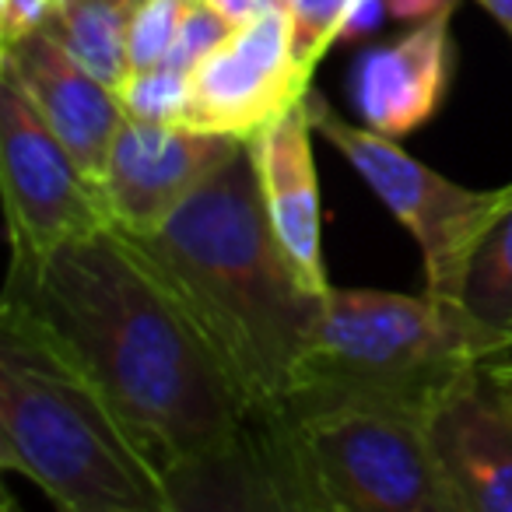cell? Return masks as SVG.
Returning <instances> with one entry per match:
<instances>
[{"label": "cell", "instance_id": "d6986e66", "mask_svg": "<svg viewBox=\"0 0 512 512\" xmlns=\"http://www.w3.org/2000/svg\"><path fill=\"white\" fill-rule=\"evenodd\" d=\"M232 32H235V25L228 22V18H221L207 0H193L190 11H186V18H183V25H179L176 43H172L169 57H165V67L190 74L193 67H197L207 53L218 50Z\"/></svg>", "mask_w": 512, "mask_h": 512}, {"label": "cell", "instance_id": "8992f818", "mask_svg": "<svg viewBox=\"0 0 512 512\" xmlns=\"http://www.w3.org/2000/svg\"><path fill=\"white\" fill-rule=\"evenodd\" d=\"M309 113H313L316 134L348 158L351 169L365 179V186L418 242L421 260H425V292L456 302L470 253L491 218L509 200V186L470 190V186L453 183L449 176L407 155L397 137L379 134L365 123L358 127V123L341 120L313 92H309Z\"/></svg>", "mask_w": 512, "mask_h": 512}, {"label": "cell", "instance_id": "30bf717a", "mask_svg": "<svg viewBox=\"0 0 512 512\" xmlns=\"http://www.w3.org/2000/svg\"><path fill=\"white\" fill-rule=\"evenodd\" d=\"M425 435L460 512H512V404L481 365L435 397Z\"/></svg>", "mask_w": 512, "mask_h": 512}, {"label": "cell", "instance_id": "52a82bcc", "mask_svg": "<svg viewBox=\"0 0 512 512\" xmlns=\"http://www.w3.org/2000/svg\"><path fill=\"white\" fill-rule=\"evenodd\" d=\"M0 186L11 253H39L78 235L106 232L102 190L39 116L29 95L0 74Z\"/></svg>", "mask_w": 512, "mask_h": 512}, {"label": "cell", "instance_id": "ba28073f", "mask_svg": "<svg viewBox=\"0 0 512 512\" xmlns=\"http://www.w3.org/2000/svg\"><path fill=\"white\" fill-rule=\"evenodd\" d=\"M313 67L295 50V25L285 8L235 29L186 74L183 123L207 134L249 141L288 109L306 102Z\"/></svg>", "mask_w": 512, "mask_h": 512}, {"label": "cell", "instance_id": "9a60e30c", "mask_svg": "<svg viewBox=\"0 0 512 512\" xmlns=\"http://www.w3.org/2000/svg\"><path fill=\"white\" fill-rule=\"evenodd\" d=\"M456 306L491 337L512 341V183L509 200L491 218L463 271Z\"/></svg>", "mask_w": 512, "mask_h": 512}, {"label": "cell", "instance_id": "e0dca14e", "mask_svg": "<svg viewBox=\"0 0 512 512\" xmlns=\"http://www.w3.org/2000/svg\"><path fill=\"white\" fill-rule=\"evenodd\" d=\"M295 25V50L302 64L316 71L327 46L348 29L351 15L358 11V0H278Z\"/></svg>", "mask_w": 512, "mask_h": 512}, {"label": "cell", "instance_id": "4fadbf2b", "mask_svg": "<svg viewBox=\"0 0 512 512\" xmlns=\"http://www.w3.org/2000/svg\"><path fill=\"white\" fill-rule=\"evenodd\" d=\"M313 113L309 95L285 116L267 123L249 137V155L256 165L260 193H264L267 218L274 235L299 274L316 288L330 292L327 267H323V221H320V179L313 158Z\"/></svg>", "mask_w": 512, "mask_h": 512}, {"label": "cell", "instance_id": "5bb4252c", "mask_svg": "<svg viewBox=\"0 0 512 512\" xmlns=\"http://www.w3.org/2000/svg\"><path fill=\"white\" fill-rule=\"evenodd\" d=\"M144 0H53L43 29L109 88L130 74V32Z\"/></svg>", "mask_w": 512, "mask_h": 512}, {"label": "cell", "instance_id": "5b68a950", "mask_svg": "<svg viewBox=\"0 0 512 512\" xmlns=\"http://www.w3.org/2000/svg\"><path fill=\"white\" fill-rule=\"evenodd\" d=\"M316 512H460L435 467L425 418L327 393L281 400Z\"/></svg>", "mask_w": 512, "mask_h": 512}, {"label": "cell", "instance_id": "9c48e42d", "mask_svg": "<svg viewBox=\"0 0 512 512\" xmlns=\"http://www.w3.org/2000/svg\"><path fill=\"white\" fill-rule=\"evenodd\" d=\"M246 141L207 134L186 123L130 120L116 134L99 179L109 225L120 235H148L172 218Z\"/></svg>", "mask_w": 512, "mask_h": 512}, {"label": "cell", "instance_id": "ffe728a7", "mask_svg": "<svg viewBox=\"0 0 512 512\" xmlns=\"http://www.w3.org/2000/svg\"><path fill=\"white\" fill-rule=\"evenodd\" d=\"M53 0H0V50L22 43L50 18Z\"/></svg>", "mask_w": 512, "mask_h": 512}, {"label": "cell", "instance_id": "6da1fadb", "mask_svg": "<svg viewBox=\"0 0 512 512\" xmlns=\"http://www.w3.org/2000/svg\"><path fill=\"white\" fill-rule=\"evenodd\" d=\"M0 320L78 369L165 477L211 453L253 411L197 323L116 228L11 253Z\"/></svg>", "mask_w": 512, "mask_h": 512}, {"label": "cell", "instance_id": "ac0fdd59", "mask_svg": "<svg viewBox=\"0 0 512 512\" xmlns=\"http://www.w3.org/2000/svg\"><path fill=\"white\" fill-rule=\"evenodd\" d=\"M193 0H144L130 32V71L162 67Z\"/></svg>", "mask_w": 512, "mask_h": 512}, {"label": "cell", "instance_id": "603a6c76", "mask_svg": "<svg viewBox=\"0 0 512 512\" xmlns=\"http://www.w3.org/2000/svg\"><path fill=\"white\" fill-rule=\"evenodd\" d=\"M477 4L512 36V0H477Z\"/></svg>", "mask_w": 512, "mask_h": 512}, {"label": "cell", "instance_id": "2e32d148", "mask_svg": "<svg viewBox=\"0 0 512 512\" xmlns=\"http://www.w3.org/2000/svg\"><path fill=\"white\" fill-rule=\"evenodd\" d=\"M130 120L144 123H183L186 109V74L172 67H144L130 71L116 88Z\"/></svg>", "mask_w": 512, "mask_h": 512}, {"label": "cell", "instance_id": "277c9868", "mask_svg": "<svg viewBox=\"0 0 512 512\" xmlns=\"http://www.w3.org/2000/svg\"><path fill=\"white\" fill-rule=\"evenodd\" d=\"M491 348L498 337L456 302L330 285L288 393L376 400L425 418L435 397Z\"/></svg>", "mask_w": 512, "mask_h": 512}, {"label": "cell", "instance_id": "3957f363", "mask_svg": "<svg viewBox=\"0 0 512 512\" xmlns=\"http://www.w3.org/2000/svg\"><path fill=\"white\" fill-rule=\"evenodd\" d=\"M0 463L67 512H172L165 474L109 400L39 337L4 320Z\"/></svg>", "mask_w": 512, "mask_h": 512}, {"label": "cell", "instance_id": "7c38bea8", "mask_svg": "<svg viewBox=\"0 0 512 512\" xmlns=\"http://www.w3.org/2000/svg\"><path fill=\"white\" fill-rule=\"evenodd\" d=\"M453 85V4L428 11L397 43L372 46L351 71V102L365 127L386 137L421 130Z\"/></svg>", "mask_w": 512, "mask_h": 512}, {"label": "cell", "instance_id": "44dd1931", "mask_svg": "<svg viewBox=\"0 0 512 512\" xmlns=\"http://www.w3.org/2000/svg\"><path fill=\"white\" fill-rule=\"evenodd\" d=\"M207 4H211V8L218 11L221 18H228L235 29L256 22V18H264L267 11L281 8L278 0H207Z\"/></svg>", "mask_w": 512, "mask_h": 512}, {"label": "cell", "instance_id": "7a4b0ae2", "mask_svg": "<svg viewBox=\"0 0 512 512\" xmlns=\"http://www.w3.org/2000/svg\"><path fill=\"white\" fill-rule=\"evenodd\" d=\"M123 239L176 295L249 404L278 407L327 292L302 278L274 235L249 144L165 225Z\"/></svg>", "mask_w": 512, "mask_h": 512}, {"label": "cell", "instance_id": "8fae6325", "mask_svg": "<svg viewBox=\"0 0 512 512\" xmlns=\"http://www.w3.org/2000/svg\"><path fill=\"white\" fill-rule=\"evenodd\" d=\"M0 74L29 95L53 134L99 183L116 134L127 123V109L116 88L78 64L46 29L0 50Z\"/></svg>", "mask_w": 512, "mask_h": 512}, {"label": "cell", "instance_id": "7402d4cb", "mask_svg": "<svg viewBox=\"0 0 512 512\" xmlns=\"http://www.w3.org/2000/svg\"><path fill=\"white\" fill-rule=\"evenodd\" d=\"M477 365H481V369L495 379L498 390H502L505 397H509V404H512V341H502L498 348L484 351V355L477 358Z\"/></svg>", "mask_w": 512, "mask_h": 512}]
</instances>
